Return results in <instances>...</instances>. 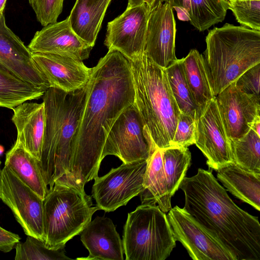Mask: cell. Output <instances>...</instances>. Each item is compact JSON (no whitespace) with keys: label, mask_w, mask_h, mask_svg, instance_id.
<instances>
[{"label":"cell","mask_w":260,"mask_h":260,"mask_svg":"<svg viewBox=\"0 0 260 260\" xmlns=\"http://www.w3.org/2000/svg\"><path fill=\"white\" fill-rule=\"evenodd\" d=\"M84 106L75 136L69 168L57 181L84 190L98 176L104 145L120 114L134 102V89L128 59L109 50L91 68Z\"/></svg>","instance_id":"1"},{"label":"cell","mask_w":260,"mask_h":260,"mask_svg":"<svg viewBox=\"0 0 260 260\" xmlns=\"http://www.w3.org/2000/svg\"><path fill=\"white\" fill-rule=\"evenodd\" d=\"M179 188L184 194L183 208L236 260L260 259L258 217L242 210L233 201L212 169H198L195 175L183 178Z\"/></svg>","instance_id":"2"},{"label":"cell","mask_w":260,"mask_h":260,"mask_svg":"<svg viewBox=\"0 0 260 260\" xmlns=\"http://www.w3.org/2000/svg\"><path fill=\"white\" fill-rule=\"evenodd\" d=\"M87 89V83L70 92L50 87L43 95L45 127L41 157L38 164L49 189H51L55 182L68 171Z\"/></svg>","instance_id":"3"},{"label":"cell","mask_w":260,"mask_h":260,"mask_svg":"<svg viewBox=\"0 0 260 260\" xmlns=\"http://www.w3.org/2000/svg\"><path fill=\"white\" fill-rule=\"evenodd\" d=\"M132 76L134 102L144 128L155 149L172 147L180 111L167 72L145 53L128 60Z\"/></svg>","instance_id":"4"},{"label":"cell","mask_w":260,"mask_h":260,"mask_svg":"<svg viewBox=\"0 0 260 260\" xmlns=\"http://www.w3.org/2000/svg\"><path fill=\"white\" fill-rule=\"evenodd\" d=\"M204 58L215 96L260 63V30L225 23L209 30Z\"/></svg>","instance_id":"5"},{"label":"cell","mask_w":260,"mask_h":260,"mask_svg":"<svg viewBox=\"0 0 260 260\" xmlns=\"http://www.w3.org/2000/svg\"><path fill=\"white\" fill-rule=\"evenodd\" d=\"M43 201L44 243L54 250L64 248L100 210L92 206L91 197L85 190L56 181Z\"/></svg>","instance_id":"6"},{"label":"cell","mask_w":260,"mask_h":260,"mask_svg":"<svg viewBox=\"0 0 260 260\" xmlns=\"http://www.w3.org/2000/svg\"><path fill=\"white\" fill-rule=\"evenodd\" d=\"M176 242L167 215L158 205L142 204L128 214L122 239L126 260H165Z\"/></svg>","instance_id":"7"},{"label":"cell","mask_w":260,"mask_h":260,"mask_svg":"<svg viewBox=\"0 0 260 260\" xmlns=\"http://www.w3.org/2000/svg\"><path fill=\"white\" fill-rule=\"evenodd\" d=\"M133 103L120 114L106 138L102 159L115 155L123 163L147 160L154 150L148 132Z\"/></svg>","instance_id":"8"},{"label":"cell","mask_w":260,"mask_h":260,"mask_svg":"<svg viewBox=\"0 0 260 260\" xmlns=\"http://www.w3.org/2000/svg\"><path fill=\"white\" fill-rule=\"evenodd\" d=\"M147 160L123 163L102 177H96L92 197L100 210L106 212L125 206L144 189L143 181Z\"/></svg>","instance_id":"9"},{"label":"cell","mask_w":260,"mask_h":260,"mask_svg":"<svg viewBox=\"0 0 260 260\" xmlns=\"http://www.w3.org/2000/svg\"><path fill=\"white\" fill-rule=\"evenodd\" d=\"M0 199L11 210L27 236L44 242V200L6 166L1 171Z\"/></svg>","instance_id":"10"},{"label":"cell","mask_w":260,"mask_h":260,"mask_svg":"<svg viewBox=\"0 0 260 260\" xmlns=\"http://www.w3.org/2000/svg\"><path fill=\"white\" fill-rule=\"evenodd\" d=\"M167 215L176 241L194 260H236L232 253L183 208H172Z\"/></svg>","instance_id":"11"},{"label":"cell","mask_w":260,"mask_h":260,"mask_svg":"<svg viewBox=\"0 0 260 260\" xmlns=\"http://www.w3.org/2000/svg\"><path fill=\"white\" fill-rule=\"evenodd\" d=\"M151 8L144 3L126 10L107 24L104 45L128 60L144 53L148 17Z\"/></svg>","instance_id":"12"},{"label":"cell","mask_w":260,"mask_h":260,"mask_svg":"<svg viewBox=\"0 0 260 260\" xmlns=\"http://www.w3.org/2000/svg\"><path fill=\"white\" fill-rule=\"evenodd\" d=\"M194 144L207 158L209 168L217 171L233 161L215 97L196 115Z\"/></svg>","instance_id":"13"},{"label":"cell","mask_w":260,"mask_h":260,"mask_svg":"<svg viewBox=\"0 0 260 260\" xmlns=\"http://www.w3.org/2000/svg\"><path fill=\"white\" fill-rule=\"evenodd\" d=\"M176 32V21L169 1L157 0L148 17L144 53L164 69L177 59Z\"/></svg>","instance_id":"14"},{"label":"cell","mask_w":260,"mask_h":260,"mask_svg":"<svg viewBox=\"0 0 260 260\" xmlns=\"http://www.w3.org/2000/svg\"><path fill=\"white\" fill-rule=\"evenodd\" d=\"M227 136L230 140L243 137L260 118V98L241 90L235 82L215 96Z\"/></svg>","instance_id":"15"},{"label":"cell","mask_w":260,"mask_h":260,"mask_svg":"<svg viewBox=\"0 0 260 260\" xmlns=\"http://www.w3.org/2000/svg\"><path fill=\"white\" fill-rule=\"evenodd\" d=\"M0 65L14 75L42 89L50 88L32 57V52L0 17Z\"/></svg>","instance_id":"16"},{"label":"cell","mask_w":260,"mask_h":260,"mask_svg":"<svg viewBox=\"0 0 260 260\" xmlns=\"http://www.w3.org/2000/svg\"><path fill=\"white\" fill-rule=\"evenodd\" d=\"M36 64L50 87L70 92L87 83L91 68L83 60L70 56L49 53H32Z\"/></svg>","instance_id":"17"},{"label":"cell","mask_w":260,"mask_h":260,"mask_svg":"<svg viewBox=\"0 0 260 260\" xmlns=\"http://www.w3.org/2000/svg\"><path fill=\"white\" fill-rule=\"evenodd\" d=\"M27 47L32 53L58 54L83 61L88 58L93 48L74 32L68 18L37 31Z\"/></svg>","instance_id":"18"},{"label":"cell","mask_w":260,"mask_h":260,"mask_svg":"<svg viewBox=\"0 0 260 260\" xmlns=\"http://www.w3.org/2000/svg\"><path fill=\"white\" fill-rule=\"evenodd\" d=\"M80 234L81 241L88 250L89 255L77 259H124L122 241L110 218L96 216Z\"/></svg>","instance_id":"19"},{"label":"cell","mask_w":260,"mask_h":260,"mask_svg":"<svg viewBox=\"0 0 260 260\" xmlns=\"http://www.w3.org/2000/svg\"><path fill=\"white\" fill-rule=\"evenodd\" d=\"M13 110L12 120L17 131L16 141L39 161L45 127L44 103L24 102Z\"/></svg>","instance_id":"20"},{"label":"cell","mask_w":260,"mask_h":260,"mask_svg":"<svg viewBox=\"0 0 260 260\" xmlns=\"http://www.w3.org/2000/svg\"><path fill=\"white\" fill-rule=\"evenodd\" d=\"M178 19L189 21L200 31L222 22L228 8L226 0H169Z\"/></svg>","instance_id":"21"},{"label":"cell","mask_w":260,"mask_h":260,"mask_svg":"<svg viewBox=\"0 0 260 260\" xmlns=\"http://www.w3.org/2000/svg\"><path fill=\"white\" fill-rule=\"evenodd\" d=\"M112 0H76L68 17L74 32L93 47Z\"/></svg>","instance_id":"22"},{"label":"cell","mask_w":260,"mask_h":260,"mask_svg":"<svg viewBox=\"0 0 260 260\" xmlns=\"http://www.w3.org/2000/svg\"><path fill=\"white\" fill-rule=\"evenodd\" d=\"M216 172L217 180L228 191L260 210V173L246 171L234 162Z\"/></svg>","instance_id":"23"},{"label":"cell","mask_w":260,"mask_h":260,"mask_svg":"<svg viewBox=\"0 0 260 260\" xmlns=\"http://www.w3.org/2000/svg\"><path fill=\"white\" fill-rule=\"evenodd\" d=\"M143 186L144 189L140 194L142 204H157L165 213L172 208L163 167L162 150L155 149L147 159Z\"/></svg>","instance_id":"24"},{"label":"cell","mask_w":260,"mask_h":260,"mask_svg":"<svg viewBox=\"0 0 260 260\" xmlns=\"http://www.w3.org/2000/svg\"><path fill=\"white\" fill-rule=\"evenodd\" d=\"M38 161L16 141L6 153L5 166L10 168L23 183L44 200L49 188L43 179Z\"/></svg>","instance_id":"25"},{"label":"cell","mask_w":260,"mask_h":260,"mask_svg":"<svg viewBox=\"0 0 260 260\" xmlns=\"http://www.w3.org/2000/svg\"><path fill=\"white\" fill-rule=\"evenodd\" d=\"M181 60L187 83L197 106V114L215 96L203 55L193 49Z\"/></svg>","instance_id":"26"},{"label":"cell","mask_w":260,"mask_h":260,"mask_svg":"<svg viewBox=\"0 0 260 260\" xmlns=\"http://www.w3.org/2000/svg\"><path fill=\"white\" fill-rule=\"evenodd\" d=\"M45 92L0 65V107L13 110L27 101L39 99Z\"/></svg>","instance_id":"27"},{"label":"cell","mask_w":260,"mask_h":260,"mask_svg":"<svg viewBox=\"0 0 260 260\" xmlns=\"http://www.w3.org/2000/svg\"><path fill=\"white\" fill-rule=\"evenodd\" d=\"M188 148L171 147L162 150L163 167L169 197L178 190L191 164Z\"/></svg>","instance_id":"28"},{"label":"cell","mask_w":260,"mask_h":260,"mask_svg":"<svg viewBox=\"0 0 260 260\" xmlns=\"http://www.w3.org/2000/svg\"><path fill=\"white\" fill-rule=\"evenodd\" d=\"M165 69L180 112L195 118L197 106L187 83L181 59H177Z\"/></svg>","instance_id":"29"},{"label":"cell","mask_w":260,"mask_h":260,"mask_svg":"<svg viewBox=\"0 0 260 260\" xmlns=\"http://www.w3.org/2000/svg\"><path fill=\"white\" fill-rule=\"evenodd\" d=\"M230 140L234 162L246 171L260 173V137L251 128L243 137Z\"/></svg>","instance_id":"30"},{"label":"cell","mask_w":260,"mask_h":260,"mask_svg":"<svg viewBox=\"0 0 260 260\" xmlns=\"http://www.w3.org/2000/svg\"><path fill=\"white\" fill-rule=\"evenodd\" d=\"M15 260H60L71 259L65 254L64 248L57 250L46 247L42 240L27 236L24 242H18L15 246Z\"/></svg>","instance_id":"31"},{"label":"cell","mask_w":260,"mask_h":260,"mask_svg":"<svg viewBox=\"0 0 260 260\" xmlns=\"http://www.w3.org/2000/svg\"><path fill=\"white\" fill-rule=\"evenodd\" d=\"M228 8L242 26L260 30V0H229Z\"/></svg>","instance_id":"32"},{"label":"cell","mask_w":260,"mask_h":260,"mask_svg":"<svg viewBox=\"0 0 260 260\" xmlns=\"http://www.w3.org/2000/svg\"><path fill=\"white\" fill-rule=\"evenodd\" d=\"M38 21L45 26L57 22L64 0H28Z\"/></svg>","instance_id":"33"},{"label":"cell","mask_w":260,"mask_h":260,"mask_svg":"<svg viewBox=\"0 0 260 260\" xmlns=\"http://www.w3.org/2000/svg\"><path fill=\"white\" fill-rule=\"evenodd\" d=\"M196 127L195 118L180 113L172 142V147L188 148L194 144Z\"/></svg>","instance_id":"34"},{"label":"cell","mask_w":260,"mask_h":260,"mask_svg":"<svg viewBox=\"0 0 260 260\" xmlns=\"http://www.w3.org/2000/svg\"><path fill=\"white\" fill-rule=\"evenodd\" d=\"M260 63L244 72L235 81V84L245 93L259 98Z\"/></svg>","instance_id":"35"},{"label":"cell","mask_w":260,"mask_h":260,"mask_svg":"<svg viewBox=\"0 0 260 260\" xmlns=\"http://www.w3.org/2000/svg\"><path fill=\"white\" fill-rule=\"evenodd\" d=\"M18 235L8 231L0 226V251L8 252L12 250L19 242Z\"/></svg>","instance_id":"36"},{"label":"cell","mask_w":260,"mask_h":260,"mask_svg":"<svg viewBox=\"0 0 260 260\" xmlns=\"http://www.w3.org/2000/svg\"><path fill=\"white\" fill-rule=\"evenodd\" d=\"M157 0H127V8L139 6L146 4L150 8H152Z\"/></svg>","instance_id":"37"},{"label":"cell","mask_w":260,"mask_h":260,"mask_svg":"<svg viewBox=\"0 0 260 260\" xmlns=\"http://www.w3.org/2000/svg\"><path fill=\"white\" fill-rule=\"evenodd\" d=\"M251 128L260 137V118L254 121Z\"/></svg>","instance_id":"38"},{"label":"cell","mask_w":260,"mask_h":260,"mask_svg":"<svg viewBox=\"0 0 260 260\" xmlns=\"http://www.w3.org/2000/svg\"><path fill=\"white\" fill-rule=\"evenodd\" d=\"M6 1L7 0H0V17L4 14Z\"/></svg>","instance_id":"39"},{"label":"cell","mask_w":260,"mask_h":260,"mask_svg":"<svg viewBox=\"0 0 260 260\" xmlns=\"http://www.w3.org/2000/svg\"><path fill=\"white\" fill-rule=\"evenodd\" d=\"M4 150V149L3 147L0 145V155H1L2 154Z\"/></svg>","instance_id":"40"},{"label":"cell","mask_w":260,"mask_h":260,"mask_svg":"<svg viewBox=\"0 0 260 260\" xmlns=\"http://www.w3.org/2000/svg\"><path fill=\"white\" fill-rule=\"evenodd\" d=\"M1 160H0V175H1Z\"/></svg>","instance_id":"41"},{"label":"cell","mask_w":260,"mask_h":260,"mask_svg":"<svg viewBox=\"0 0 260 260\" xmlns=\"http://www.w3.org/2000/svg\"><path fill=\"white\" fill-rule=\"evenodd\" d=\"M227 2H228L229 0H226Z\"/></svg>","instance_id":"42"}]
</instances>
